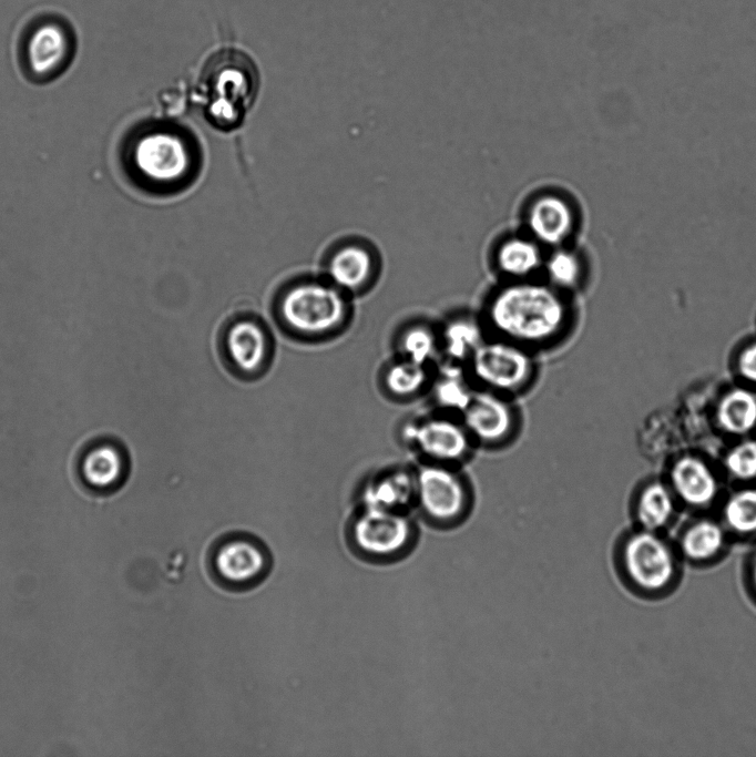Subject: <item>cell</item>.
Segmentation results:
<instances>
[{
  "label": "cell",
  "instance_id": "cell-26",
  "mask_svg": "<svg viewBox=\"0 0 756 757\" xmlns=\"http://www.w3.org/2000/svg\"><path fill=\"white\" fill-rule=\"evenodd\" d=\"M671 492L661 483H652L641 493L636 504V520L640 529L661 532L674 514Z\"/></svg>",
  "mask_w": 756,
  "mask_h": 757
},
{
  "label": "cell",
  "instance_id": "cell-25",
  "mask_svg": "<svg viewBox=\"0 0 756 757\" xmlns=\"http://www.w3.org/2000/svg\"><path fill=\"white\" fill-rule=\"evenodd\" d=\"M719 426L733 434H744L756 424V396L746 389H733L717 408Z\"/></svg>",
  "mask_w": 756,
  "mask_h": 757
},
{
  "label": "cell",
  "instance_id": "cell-7",
  "mask_svg": "<svg viewBox=\"0 0 756 757\" xmlns=\"http://www.w3.org/2000/svg\"><path fill=\"white\" fill-rule=\"evenodd\" d=\"M538 354L488 335L466 364L477 388L511 398L528 392L539 375Z\"/></svg>",
  "mask_w": 756,
  "mask_h": 757
},
{
  "label": "cell",
  "instance_id": "cell-12",
  "mask_svg": "<svg viewBox=\"0 0 756 757\" xmlns=\"http://www.w3.org/2000/svg\"><path fill=\"white\" fill-rule=\"evenodd\" d=\"M211 563L223 584L245 587L256 584L266 574L268 555L257 541L232 536L215 545Z\"/></svg>",
  "mask_w": 756,
  "mask_h": 757
},
{
  "label": "cell",
  "instance_id": "cell-28",
  "mask_svg": "<svg viewBox=\"0 0 756 757\" xmlns=\"http://www.w3.org/2000/svg\"><path fill=\"white\" fill-rule=\"evenodd\" d=\"M546 283L554 288L569 294L582 280L583 266L581 259L573 252L559 249L543 263Z\"/></svg>",
  "mask_w": 756,
  "mask_h": 757
},
{
  "label": "cell",
  "instance_id": "cell-11",
  "mask_svg": "<svg viewBox=\"0 0 756 757\" xmlns=\"http://www.w3.org/2000/svg\"><path fill=\"white\" fill-rule=\"evenodd\" d=\"M326 278L346 293H361L370 287L379 270L378 255L367 241L343 237L323 256Z\"/></svg>",
  "mask_w": 756,
  "mask_h": 757
},
{
  "label": "cell",
  "instance_id": "cell-30",
  "mask_svg": "<svg viewBox=\"0 0 756 757\" xmlns=\"http://www.w3.org/2000/svg\"><path fill=\"white\" fill-rule=\"evenodd\" d=\"M738 369L744 378L756 382V344L743 350L738 360Z\"/></svg>",
  "mask_w": 756,
  "mask_h": 757
},
{
  "label": "cell",
  "instance_id": "cell-18",
  "mask_svg": "<svg viewBox=\"0 0 756 757\" xmlns=\"http://www.w3.org/2000/svg\"><path fill=\"white\" fill-rule=\"evenodd\" d=\"M527 223L538 243L560 245L573 229L574 213L564 198L546 194L537 197L529 206Z\"/></svg>",
  "mask_w": 756,
  "mask_h": 757
},
{
  "label": "cell",
  "instance_id": "cell-29",
  "mask_svg": "<svg viewBox=\"0 0 756 757\" xmlns=\"http://www.w3.org/2000/svg\"><path fill=\"white\" fill-rule=\"evenodd\" d=\"M728 472L742 480L756 477V441H744L734 447L726 456Z\"/></svg>",
  "mask_w": 756,
  "mask_h": 757
},
{
  "label": "cell",
  "instance_id": "cell-8",
  "mask_svg": "<svg viewBox=\"0 0 756 757\" xmlns=\"http://www.w3.org/2000/svg\"><path fill=\"white\" fill-rule=\"evenodd\" d=\"M399 436L418 461L463 467L477 450L460 417L436 409L407 419Z\"/></svg>",
  "mask_w": 756,
  "mask_h": 757
},
{
  "label": "cell",
  "instance_id": "cell-19",
  "mask_svg": "<svg viewBox=\"0 0 756 757\" xmlns=\"http://www.w3.org/2000/svg\"><path fill=\"white\" fill-rule=\"evenodd\" d=\"M441 359L464 365L488 337L478 315L458 313L438 325Z\"/></svg>",
  "mask_w": 756,
  "mask_h": 757
},
{
  "label": "cell",
  "instance_id": "cell-31",
  "mask_svg": "<svg viewBox=\"0 0 756 757\" xmlns=\"http://www.w3.org/2000/svg\"><path fill=\"white\" fill-rule=\"evenodd\" d=\"M745 573L749 593L756 600V550L750 554L747 561Z\"/></svg>",
  "mask_w": 756,
  "mask_h": 757
},
{
  "label": "cell",
  "instance_id": "cell-14",
  "mask_svg": "<svg viewBox=\"0 0 756 757\" xmlns=\"http://www.w3.org/2000/svg\"><path fill=\"white\" fill-rule=\"evenodd\" d=\"M125 463L120 446L99 439L83 448L78 460L79 479L91 491H112L124 478Z\"/></svg>",
  "mask_w": 756,
  "mask_h": 757
},
{
  "label": "cell",
  "instance_id": "cell-17",
  "mask_svg": "<svg viewBox=\"0 0 756 757\" xmlns=\"http://www.w3.org/2000/svg\"><path fill=\"white\" fill-rule=\"evenodd\" d=\"M477 389L464 365L440 360L427 391L432 409L460 416Z\"/></svg>",
  "mask_w": 756,
  "mask_h": 757
},
{
  "label": "cell",
  "instance_id": "cell-22",
  "mask_svg": "<svg viewBox=\"0 0 756 757\" xmlns=\"http://www.w3.org/2000/svg\"><path fill=\"white\" fill-rule=\"evenodd\" d=\"M433 366H426L396 356L381 376L385 392L396 401H412L427 395Z\"/></svg>",
  "mask_w": 756,
  "mask_h": 757
},
{
  "label": "cell",
  "instance_id": "cell-5",
  "mask_svg": "<svg viewBox=\"0 0 756 757\" xmlns=\"http://www.w3.org/2000/svg\"><path fill=\"white\" fill-rule=\"evenodd\" d=\"M278 311L285 325L305 336L324 335L337 329L349 313L346 291L331 282L298 277L283 288Z\"/></svg>",
  "mask_w": 756,
  "mask_h": 757
},
{
  "label": "cell",
  "instance_id": "cell-6",
  "mask_svg": "<svg viewBox=\"0 0 756 757\" xmlns=\"http://www.w3.org/2000/svg\"><path fill=\"white\" fill-rule=\"evenodd\" d=\"M415 510L429 524L452 528L471 512L474 492L460 466L418 461Z\"/></svg>",
  "mask_w": 756,
  "mask_h": 757
},
{
  "label": "cell",
  "instance_id": "cell-9",
  "mask_svg": "<svg viewBox=\"0 0 756 757\" xmlns=\"http://www.w3.org/2000/svg\"><path fill=\"white\" fill-rule=\"evenodd\" d=\"M477 449L501 450L519 436L522 415L514 398L477 388L460 413Z\"/></svg>",
  "mask_w": 756,
  "mask_h": 757
},
{
  "label": "cell",
  "instance_id": "cell-3",
  "mask_svg": "<svg viewBox=\"0 0 756 757\" xmlns=\"http://www.w3.org/2000/svg\"><path fill=\"white\" fill-rule=\"evenodd\" d=\"M258 91L254 62L235 49L212 55L203 67L198 92L206 120L221 131L238 127Z\"/></svg>",
  "mask_w": 756,
  "mask_h": 757
},
{
  "label": "cell",
  "instance_id": "cell-23",
  "mask_svg": "<svg viewBox=\"0 0 756 757\" xmlns=\"http://www.w3.org/2000/svg\"><path fill=\"white\" fill-rule=\"evenodd\" d=\"M397 356L426 366L441 359L438 325L427 320H410L396 337Z\"/></svg>",
  "mask_w": 756,
  "mask_h": 757
},
{
  "label": "cell",
  "instance_id": "cell-21",
  "mask_svg": "<svg viewBox=\"0 0 756 757\" xmlns=\"http://www.w3.org/2000/svg\"><path fill=\"white\" fill-rule=\"evenodd\" d=\"M671 478L678 498L691 507H706L716 497V480L705 462L697 458H681L674 464Z\"/></svg>",
  "mask_w": 756,
  "mask_h": 757
},
{
  "label": "cell",
  "instance_id": "cell-2",
  "mask_svg": "<svg viewBox=\"0 0 756 757\" xmlns=\"http://www.w3.org/2000/svg\"><path fill=\"white\" fill-rule=\"evenodd\" d=\"M125 167L144 191L160 195L192 186L203 166L202 146L187 127L170 121L139 126L124 147Z\"/></svg>",
  "mask_w": 756,
  "mask_h": 757
},
{
  "label": "cell",
  "instance_id": "cell-1",
  "mask_svg": "<svg viewBox=\"0 0 756 757\" xmlns=\"http://www.w3.org/2000/svg\"><path fill=\"white\" fill-rule=\"evenodd\" d=\"M479 316L489 335L535 354L560 346L574 325L566 293L532 278L509 280L487 298Z\"/></svg>",
  "mask_w": 756,
  "mask_h": 757
},
{
  "label": "cell",
  "instance_id": "cell-24",
  "mask_svg": "<svg viewBox=\"0 0 756 757\" xmlns=\"http://www.w3.org/2000/svg\"><path fill=\"white\" fill-rule=\"evenodd\" d=\"M544 260L534 238L514 236L502 242L497 252V265L509 280L532 278Z\"/></svg>",
  "mask_w": 756,
  "mask_h": 757
},
{
  "label": "cell",
  "instance_id": "cell-13",
  "mask_svg": "<svg viewBox=\"0 0 756 757\" xmlns=\"http://www.w3.org/2000/svg\"><path fill=\"white\" fill-rule=\"evenodd\" d=\"M70 60V39L57 23L39 25L25 44V69L29 76L45 82L60 74Z\"/></svg>",
  "mask_w": 756,
  "mask_h": 757
},
{
  "label": "cell",
  "instance_id": "cell-15",
  "mask_svg": "<svg viewBox=\"0 0 756 757\" xmlns=\"http://www.w3.org/2000/svg\"><path fill=\"white\" fill-rule=\"evenodd\" d=\"M364 507L412 512L416 502L413 467H394L372 478L364 489Z\"/></svg>",
  "mask_w": 756,
  "mask_h": 757
},
{
  "label": "cell",
  "instance_id": "cell-16",
  "mask_svg": "<svg viewBox=\"0 0 756 757\" xmlns=\"http://www.w3.org/2000/svg\"><path fill=\"white\" fill-rule=\"evenodd\" d=\"M728 540L729 534L723 523L699 519L687 524L674 544L682 561L705 566L721 560L727 552Z\"/></svg>",
  "mask_w": 756,
  "mask_h": 757
},
{
  "label": "cell",
  "instance_id": "cell-27",
  "mask_svg": "<svg viewBox=\"0 0 756 757\" xmlns=\"http://www.w3.org/2000/svg\"><path fill=\"white\" fill-rule=\"evenodd\" d=\"M723 525L729 535L756 538V489H744L728 498L723 508Z\"/></svg>",
  "mask_w": 756,
  "mask_h": 757
},
{
  "label": "cell",
  "instance_id": "cell-4",
  "mask_svg": "<svg viewBox=\"0 0 756 757\" xmlns=\"http://www.w3.org/2000/svg\"><path fill=\"white\" fill-rule=\"evenodd\" d=\"M681 562L675 544L661 532L640 529L616 545L617 572L627 587L644 597H661L674 590Z\"/></svg>",
  "mask_w": 756,
  "mask_h": 757
},
{
  "label": "cell",
  "instance_id": "cell-20",
  "mask_svg": "<svg viewBox=\"0 0 756 757\" xmlns=\"http://www.w3.org/2000/svg\"><path fill=\"white\" fill-rule=\"evenodd\" d=\"M225 345L232 364L244 374L255 372L266 360V333L251 319L234 323L226 333Z\"/></svg>",
  "mask_w": 756,
  "mask_h": 757
},
{
  "label": "cell",
  "instance_id": "cell-10",
  "mask_svg": "<svg viewBox=\"0 0 756 757\" xmlns=\"http://www.w3.org/2000/svg\"><path fill=\"white\" fill-rule=\"evenodd\" d=\"M418 530L411 512L365 508L354 525L357 549L376 561L402 557L417 541Z\"/></svg>",
  "mask_w": 756,
  "mask_h": 757
}]
</instances>
